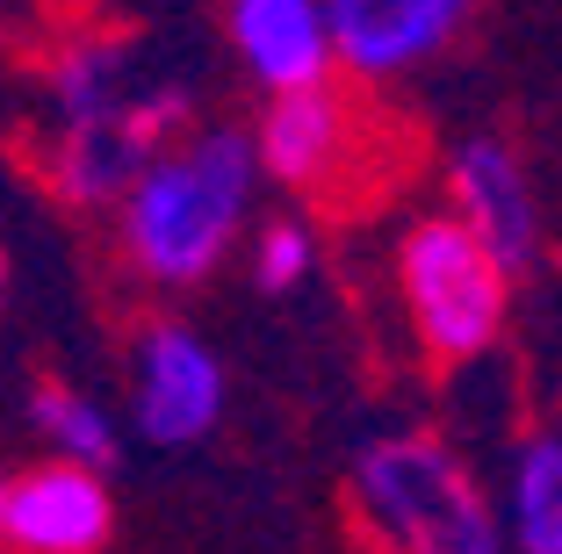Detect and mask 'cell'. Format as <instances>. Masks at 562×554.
Masks as SVG:
<instances>
[{
  "label": "cell",
  "mask_w": 562,
  "mask_h": 554,
  "mask_svg": "<svg viewBox=\"0 0 562 554\" xmlns=\"http://www.w3.org/2000/svg\"><path fill=\"white\" fill-rule=\"evenodd\" d=\"M252 195H260L252 137L232 131V123H195L116 202L123 267L137 281H151V289H202L216 267L232 260Z\"/></svg>",
  "instance_id": "1"
},
{
  "label": "cell",
  "mask_w": 562,
  "mask_h": 554,
  "mask_svg": "<svg viewBox=\"0 0 562 554\" xmlns=\"http://www.w3.org/2000/svg\"><path fill=\"white\" fill-rule=\"evenodd\" d=\"M347 505L382 554H513L505 511L432 432H382L347 461Z\"/></svg>",
  "instance_id": "2"
},
{
  "label": "cell",
  "mask_w": 562,
  "mask_h": 554,
  "mask_svg": "<svg viewBox=\"0 0 562 554\" xmlns=\"http://www.w3.org/2000/svg\"><path fill=\"white\" fill-rule=\"evenodd\" d=\"M260 180H274L281 195L311 202V210H361L382 188V173L397 180L412 151L390 145L368 87H339V72L317 87H289V94H260L246 123Z\"/></svg>",
  "instance_id": "3"
},
{
  "label": "cell",
  "mask_w": 562,
  "mask_h": 554,
  "mask_svg": "<svg viewBox=\"0 0 562 554\" xmlns=\"http://www.w3.org/2000/svg\"><path fill=\"white\" fill-rule=\"evenodd\" d=\"M397 295L418 353L454 375L505 339L513 317V274L483 252V238L447 210H426L397 230Z\"/></svg>",
  "instance_id": "4"
},
{
  "label": "cell",
  "mask_w": 562,
  "mask_h": 554,
  "mask_svg": "<svg viewBox=\"0 0 562 554\" xmlns=\"http://www.w3.org/2000/svg\"><path fill=\"white\" fill-rule=\"evenodd\" d=\"M195 131V101L188 87H137L109 123H87V131H50L44 151V180L66 210H116L131 195V180L159 159L166 145H181Z\"/></svg>",
  "instance_id": "5"
},
{
  "label": "cell",
  "mask_w": 562,
  "mask_h": 554,
  "mask_svg": "<svg viewBox=\"0 0 562 554\" xmlns=\"http://www.w3.org/2000/svg\"><path fill=\"white\" fill-rule=\"evenodd\" d=\"M469 22H476V0H325L331 66L368 94L440 66L469 36Z\"/></svg>",
  "instance_id": "6"
},
{
  "label": "cell",
  "mask_w": 562,
  "mask_h": 554,
  "mask_svg": "<svg viewBox=\"0 0 562 554\" xmlns=\"http://www.w3.org/2000/svg\"><path fill=\"white\" fill-rule=\"evenodd\" d=\"M224 360L181 317H151L131 346V425L151 446H195L224 418Z\"/></svg>",
  "instance_id": "7"
},
{
  "label": "cell",
  "mask_w": 562,
  "mask_h": 554,
  "mask_svg": "<svg viewBox=\"0 0 562 554\" xmlns=\"http://www.w3.org/2000/svg\"><path fill=\"white\" fill-rule=\"evenodd\" d=\"M116 540V489L80 461L0 468V554H101Z\"/></svg>",
  "instance_id": "8"
},
{
  "label": "cell",
  "mask_w": 562,
  "mask_h": 554,
  "mask_svg": "<svg viewBox=\"0 0 562 554\" xmlns=\"http://www.w3.org/2000/svg\"><path fill=\"white\" fill-rule=\"evenodd\" d=\"M447 216H462L513 281L533 274V260H541V195H533V173L513 137L469 131L447 151Z\"/></svg>",
  "instance_id": "9"
},
{
  "label": "cell",
  "mask_w": 562,
  "mask_h": 554,
  "mask_svg": "<svg viewBox=\"0 0 562 554\" xmlns=\"http://www.w3.org/2000/svg\"><path fill=\"white\" fill-rule=\"evenodd\" d=\"M224 36L232 58L260 94H289V87L331 80V30L325 0H224Z\"/></svg>",
  "instance_id": "10"
},
{
  "label": "cell",
  "mask_w": 562,
  "mask_h": 554,
  "mask_svg": "<svg viewBox=\"0 0 562 554\" xmlns=\"http://www.w3.org/2000/svg\"><path fill=\"white\" fill-rule=\"evenodd\" d=\"M137 94L131 72V44L123 36H66L44 66V109L50 131H87V123H109L123 101Z\"/></svg>",
  "instance_id": "11"
},
{
  "label": "cell",
  "mask_w": 562,
  "mask_h": 554,
  "mask_svg": "<svg viewBox=\"0 0 562 554\" xmlns=\"http://www.w3.org/2000/svg\"><path fill=\"white\" fill-rule=\"evenodd\" d=\"M505 540L513 554H562V425L527 432L505 489Z\"/></svg>",
  "instance_id": "12"
},
{
  "label": "cell",
  "mask_w": 562,
  "mask_h": 554,
  "mask_svg": "<svg viewBox=\"0 0 562 554\" xmlns=\"http://www.w3.org/2000/svg\"><path fill=\"white\" fill-rule=\"evenodd\" d=\"M30 432L50 440V461H80V468H101V475H116L123 461V432L72 382H36L30 389Z\"/></svg>",
  "instance_id": "13"
},
{
  "label": "cell",
  "mask_w": 562,
  "mask_h": 554,
  "mask_svg": "<svg viewBox=\"0 0 562 554\" xmlns=\"http://www.w3.org/2000/svg\"><path fill=\"white\" fill-rule=\"evenodd\" d=\"M252 289L260 295H296L303 281L317 274V230L303 224V216H267L260 230H252Z\"/></svg>",
  "instance_id": "14"
},
{
  "label": "cell",
  "mask_w": 562,
  "mask_h": 554,
  "mask_svg": "<svg viewBox=\"0 0 562 554\" xmlns=\"http://www.w3.org/2000/svg\"><path fill=\"white\" fill-rule=\"evenodd\" d=\"M0 303H8V252H0Z\"/></svg>",
  "instance_id": "15"
}]
</instances>
